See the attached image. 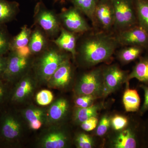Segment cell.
Returning <instances> with one entry per match:
<instances>
[{"instance_id": "1", "label": "cell", "mask_w": 148, "mask_h": 148, "mask_svg": "<svg viewBox=\"0 0 148 148\" xmlns=\"http://www.w3.org/2000/svg\"><path fill=\"white\" fill-rule=\"evenodd\" d=\"M119 47L114 33L92 29L80 36L75 60L83 68H92L111 61Z\"/></svg>"}, {"instance_id": "8", "label": "cell", "mask_w": 148, "mask_h": 148, "mask_svg": "<svg viewBox=\"0 0 148 148\" xmlns=\"http://www.w3.org/2000/svg\"><path fill=\"white\" fill-rule=\"evenodd\" d=\"M91 22L94 30L114 33V13L112 0H99Z\"/></svg>"}, {"instance_id": "27", "label": "cell", "mask_w": 148, "mask_h": 148, "mask_svg": "<svg viewBox=\"0 0 148 148\" xmlns=\"http://www.w3.org/2000/svg\"><path fill=\"white\" fill-rule=\"evenodd\" d=\"M11 39L5 25H0V54L5 55L9 52Z\"/></svg>"}, {"instance_id": "14", "label": "cell", "mask_w": 148, "mask_h": 148, "mask_svg": "<svg viewBox=\"0 0 148 148\" xmlns=\"http://www.w3.org/2000/svg\"><path fill=\"white\" fill-rule=\"evenodd\" d=\"M73 75V67L70 58L65 60L58 67L51 77L47 84L51 88L63 89L70 84Z\"/></svg>"}, {"instance_id": "30", "label": "cell", "mask_w": 148, "mask_h": 148, "mask_svg": "<svg viewBox=\"0 0 148 148\" xmlns=\"http://www.w3.org/2000/svg\"><path fill=\"white\" fill-rule=\"evenodd\" d=\"M77 147L79 148H91L94 145L92 138L85 133L79 134L75 139Z\"/></svg>"}, {"instance_id": "12", "label": "cell", "mask_w": 148, "mask_h": 148, "mask_svg": "<svg viewBox=\"0 0 148 148\" xmlns=\"http://www.w3.org/2000/svg\"><path fill=\"white\" fill-rule=\"evenodd\" d=\"M114 34L120 47L135 46L148 50V34L138 25Z\"/></svg>"}, {"instance_id": "15", "label": "cell", "mask_w": 148, "mask_h": 148, "mask_svg": "<svg viewBox=\"0 0 148 148\" xmlns=\"http://www.w3.org/2000/svg\"><path fill=\"white\" fill-rule=\"evenodd\" d=\"M80 35L61 27L59 36L51 41L61 50L70 53L74 60L76 55L77 45Z\"/></svg>"}, {"instance_id": "38", "label": "cell", "mask_w": 148, "mask_h": 148, "mask_svg": "<svg viewBox=\"0 0 148 148\" xmlns=\"http://www.w3.org/2000/svg\"><path fill=\"white\" fill-rule=\"evenodd\" d=\"M144 147H148V120L145 123V132Z\"/></svg>"}, {"instance_id": "17", "label": "cell", "mask_w": 148, "mask_h": 148, "mask_svg": "<svg viewBox=\"0 0 148 148\" xmlns=\"http://www.w3.org/2000/svg\"><path fill=\"white\" fill-rule=\"evenodd\" d=\"M47 111L45 109L31 106L22 111L21 114L33 130L39 129L44 124H47Z\"/></svg>"}, {"instance_id": "24", "label": "cell", "mask_w": 148, "mask_h": 148, "mask_svg": "<svg viewBox=\"0 0 148 148\" xmlns=\"http://www.w3.org/2000/svg\"><path fill=\"white\" fill-rule=\"evenodd\" d=\"M99 0H70L73 6L92 21L93 13Z\"/></svg>"}, {"instance_id": "2", "label": "cell", "mask_w": 148, "mask_h": 148, "mask_svg": "<svg viewBox=\"0 0 148 148\" xmlns=\"http://www.w3.org/2000/svg\"><path fill=\"white\" fill-rule=\"evenodd\" d=\"M37 56L32 68L33 74L38 83L46 84L60 65L71 56L51 41L44 51Z\"/></svg>"}, {"instance_id": "21", "label": "cell", "mask_w": 148, "mask_h": 148, "mask_svg": "<svg viewBox=\"0 0 148 148\" xmlns=\"http://www.w3.org/2000/svg\"><path fill=\"white\" fill-rule=\"evenodd\" d=\"M116 51L118 60L121 64H127L139 59L145 51L143 48L135 46L121 47Z\"/></svg>"}, {"instance_id": "26", "label": "cell", "mask_w": 148, "mask_h": 148, "mask_svg": "<svg viewBox=\"0 0 148 148\" xmlns=\"http://www.w3.org/2000/svg\"><path fill=\"white\" fill-rule=\"evenodd\" d=\"M101 106L98 105H92L87 108L76 107L74 114V119L77 123H81L93 116H97Z\"/></svg>"}, {"instance_id": "3", "label": "cell", "mask_w": 148, "mask_h": 148, "mask_svg": "<svg viewBox=\"0 0 148 148\" xmlns=\"http://www.w3.org/2000/svg\"><path fill=\"white\" fill-rule=\"evenodd\" d=\"M0 115V143L12 146L21 138L23 131L20 116L13 110H4Z\"/></svg>"}, {"instance_id": "36", "label": "cell", "mask_w": 148, "mask_h": 148, "mask_svg": "<svg viewBox=\"0 0 148 148\" xmlns=\"http://www.w3.org/2000/svg\"><path fill=\"white\" fill-rule=\"evenodd\" d=\"M12 51L16 52L18 55L23 57H29L33 55L28 45L18 48Z\"/></svg>"}, {"instance_id": "4", "label": "cell", "mask_w": 148, "mask_h": 148, "mask_svg": "<svg viewBox=\"0 0 148 148\" xmlns=\"http://www.w3.org/2000/svg\"><path fill=\"white\" fill-rule=\"evenodd\" d=\"M34 56L23 57L15 51H10L7 56V64L2 79L12 85L27 75L33 68Z\"/></svg>"}, {"instance_id": "16", "label": "cell", "mask_w": 148, "mask_h": 148, "mask_svg": "<svg viewBox=\"0 0 148 148\" xmlns=\"http://www.w3.org/2000/svg\"><path fill=\"white\" fill-rule=\"evenodd\" d=\"M69 108L68 101L60 98L54 101L47 111V123L49 125H56L66 116Z\"/></svg>"}, {"instance_id": "31", "label": "cell", "mask_w": 148, "mask_h": 148, "mask_svg": "<svg viewBox=\"0 0 148 148\" xmlns=\"http://www.w3.org/2000/svg\"><path fill=\"white\" fill-rule=\"evenodd\" d=\"M111 124L114 130L117 131L122 130L128 123V120L126 117L115 115L110 119Z\"/></svg>"}, {"instance_id": "7", "label": "cell", "mask_w": 148, "mask_h": 148, "mask_svg": "<svg viewBox=\"0 0 148 148\" xmlns=\"http://www.w3.org/2000/svg\"><path fill=\"white\" fill-rule=\"evenodd\" d=\"M34 19L35 25L42 29L51 40L59 36L62 27L58 14L48 9L42 1L35 6Z\"/></svg>"}, {"instance_id": "33", "label": "cell", "mask_w": 148, "mask_h": 148, "mask_svg": "<svg viewBox=\"0 0 148 148\" xmlns=\"http://www.w3.org/2000/svg\"><path fill=\"white\" fill-rule=\"evenodd\" d=\"M111 118L107 115L102 118L96 129V134L99 136H103L106 134L111 124Z\"/></svg>"}, {"instance_id": "13", "label": "cell", "mask_w": 148, "mask_h": 148, "mask_svg": "<svg viewBox=\"0 0 148 148\" xmlns=\"http://www.w3.org/2000/svg\"><path fill=\"white\" fill-rule=\"evenodd\" d=\"M42 134L38 140L39 147L42 148H66L69 143V137L67 132L56 125Z\"/></svg>"}, {"instance_id": "9", "label": "cell", "mask_w": 148, "mask_h": 148, "mask_svg": "<svg viewBox=\"0 0 148 148\" xmlns=\"http://www.w3.org/2000/svg\"><path fill=\"white\" fill-rule=\"evenodd\" d=\"M79 10L74 7L62 10L58 16L61 27L68 31L82 35L92 30Z\"/></svg>"}, {"instance_id": "35", "label": "cell", "mask_w": 148, "mask_h": 148, "mask_svg": "<svg viewBox=\"0 0 148 148\" xmlns=\"http://www.w3.org/2000/svg\"><path fill=\"white\" fill-rule=\"evenodd\" d=\"M140 87L142 88L145 92V101L142 108L139 110V114L142 116L145 112L148 111V85L142 84L140 85Z\"/></svg>"}, {"instance_id": "11", "label": "cell", "mask_w": 148, "mask_h": 148, "mask_svg": "<svg viewBox=\"0 0 148 148\" xmlns=\"http://www.w3.org/2000/svg\"><path fill=\"white\" fill-rule=\"evenodd\" d=\"M37 83L34 74L29 72L14 84L9 102L12 104H17L27 101L34 94Z\"/></svg>"}, {"instance_id": "20", "label": "cell", "mask_w": 148, "mask_h": 148, "mask_svg": "<svg viewBox=\"0 0 148 148\" xmlns=\"http://www.w3.org/2000/svg\"><path fill=\"white\" fill-rule=\"evenodd\" d=\"M19 11V4L15 1L0 0V25L13 21Z\"/></svg>"}, {"instance_id": "32", "label": "cell", "mask_w": 148, "mask_h": 148, "mask_svg": "<svg viewBox=\"0 0 148 148\" xmlns=\"http://www.w3.org/2000/svg\"><path fill=\"white\" fill-rule=\"evenodd\" d=\"M97 98L91 95H82L77 96L75 103L77 108H85L93 105V102Z\"/></svg>"}, {"instance_id": "22", "label": "cell", "mask_w": 148, "mask_h": 148, "mask_svg": "<svg viewBox=\"0 0 148 148\" xmlns=\"http://www.w3.org/2000/svg\"><path fill=\"white\" fill-rule=\"evenodd\" d=\"M123 93V102L125 111L127 112H137L140 110L141 100L136 89H130L129 84Z\"/></svg>"}, {"instance_id": "37", "label": "cell", "mask_w": 148, "mask_h": 148, "mask_svg": "<svg viewBox=\"0 0 148 148\" xmlns=\"http://www.w3.org/2000/svg\"><path fill=\"white\" fill-rule=\"evenodd\" d=\"M7 64V56L0 54V79H2Z\"/></svg>"}, {"instance_id": "18", "label": "cell", "mask_w": 148, "mask_h": 148, "mask_svg": "<svg viewBox=\"0 0 148 148\" xmlns=\"http://www.w3.org/2000/svg\"><path fill=\"white\" fill-rule=\"evenodd\" d=\"M51 41L40 27L36 26L32 30L28 46L33 55H38L46 49Z\"/></svg>"}, {"instance_id": "29", "label": "cell", "mask_w": 148, "mask_h": 148, "mask_svg": "<svg viewBox=\"0 0 148 148\" xmlns=\"http://www.w3.org/2000/svg\"><path fill=\"white\" fill-rule=\"evenodd\" d=\"M53 99L52 92L47 89L40 90L36 95V101L37 103L40 106H47L52 103Z\"/></svg>"}, {"instance_id": "19", "label": "cell", "mask_w": 148, "mask_h": 148, "mask_svg": "<svg viewBox=\"0 0 148 148\" xmlns=\"http://www.w3.org/2000/svg\"><path fill=\"white\" fill-rule=\"evenodd\" d=\"M136 78L143 84L148 85V54L141 56L127 76L126 83Z\"/></svg>"}, {"instance_id": "34", "label": "cell", "mask_w": 148, "mask_h": 148, "mask_svg": "<svg viewBox=\"0 0 148 148\" xmlns=\"http://www.w3.org/2000/svg\"><path fill=\"white\" fill-rule=\"evenodd\" d=\"M98 120L97 116H93L81 123V127L85 131H92L97 127Z\"/></svg>"}, {"instance_id": "23", "label": "cell", "mask_w": 148, "mask_h": 148, "mask_svg": "<svg viewBox=\"0 0 148 148\" xmlns=\"http://www.w3.org/2000/svg\"><path fill=\"white\" fill-rule=\"evenodd\" d=\"M138 25L148 34V0H134Z\"/></svg>"}, {"instance_id": "6", "label": "cell", "mask_w": 148, "mask_h": 148, "mask_svg": "<svg viewBox=\"0 0 148 148\" xmlns=\"http://www.w3.org/2000/svg\"><path fill=\"white\" fill-rule=\"evenodd\" d=\"M114 13L115 34L138 25L134 0H112Z\"/></svg>"}, {"instance_id": "28", "label": "cell", "mask_w": 148, "mask_h": 148, "mask_svg": "<svg viewBox=\"0 0 148 148\" xmlns=\"http://www.w3.org/2000/svg\"><path fill=\"white\" fill-rule=\"evenodd\" d=\"M11 86L3 79H0V108L5 103L9 102L12 88Z\"/></svg>"}, {"instance_id": "5", "label": "cell", "mask_w": 148, "mask_h": 148, "mask_svg": "<svg viewBox=\"0 0 148 148\" xmlns=\"http://www.w3.org/2000/svg\"><path fill=\"white\" fill-rule=\"evenodd\" d=\"M103 67L92 68L80 76L74 91L77 96L91 95L98 98L103 97Z\"/></svg>"}, {"instance_id": "25", "label": "cell", "mask_w": 148, "mask_h": 148, "mask_svg": "<svg viewBox=\"0 0 148 148\" xmlns=\"http://www.w3.org/2000/svg\"><path fill=\"white\" fill-rule=\"evenodd\" d=\"M32 31V29L27 25H25L21 27L18 34L12 38L10 50L28 45Z\"/></svg>"}, {"instance_id": "10", "label": "cell", "mask_w": 148, "mask_h": 148, "mask_svg": "<svg viewBox=\"0 0 148 148\" xmlns=\"http://www.w3.org/2000/svg\"><path fill=\"white\" fill-rule=\"evenodd\" d=\"M103 73L104 98L114 92L126 82L129 74V72L122 70L119 65L115 64L103 67Z\"/></svg>"}]
</instances>
